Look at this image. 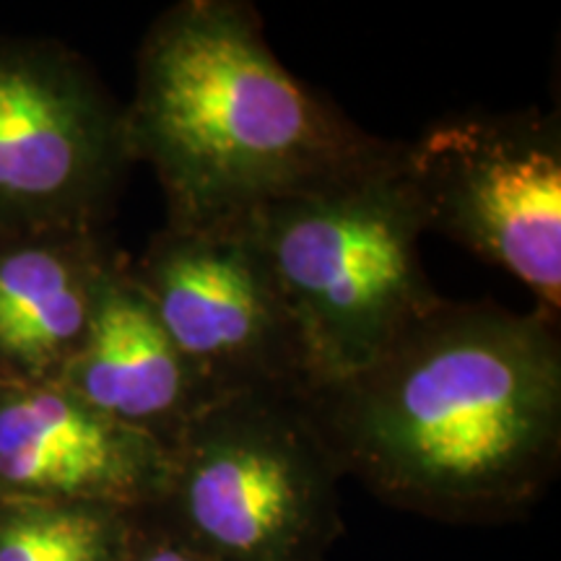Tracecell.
<instances>
[{
    "label": "cell",
    "instance_id": "cell-1",
    "mask_svg": "<svg viewBox=\"0 0 561 561\" xmlns=\"http://www.w3.org/2000/svg\"><path fill=\"white\" fill-rule=\"evenodd\" d=\"M559 320L442 299L307 405L343 476L445 523L528 512L561 462Z\"/></svg>",
    "mask_w": 561,
    "mask_h": 561
},
{
    "label": "cell",
    "instance_id": "cell-2",
    "mask_svg": "<svg viewBox=\"0 0 561 561\" xmlns=\"http://www.w3.org/2000/svg\"><path fill=\"white\" fill-rule=\"evenodd\" d=\"M123 110L130 159L157 174L170 227L242 221L385 144L291 76L244 0L161 11Z\"/></svg>",
    "mask_w": 561,
    "mask_h": 561
},
{
    "label": "cell",
    "instance_id": "cell-3",
    "mask_svg": "<svg viewBox=\"0 0 561 561\" xmlns=\"http://www.w3.org/2000/svg\"><path fill=\"white\" fill-rule=\"evenodd\" d=\"M244 221L297 320L314 385L362 369L445 299L421 268L426 227L403 144L385 140Z\"/></svg>",
    "mask_w": 561,
    "mask_h": 561
},
{
    "label": "cell",
    "instance_id": "cell-4",
    "mask_svg": "<svg viewBox=\"0 0 561 561\" xmlns=\"http://www.w3.org/2000/svg\"><path fill=\"white\" fill-rule=\"evenodd\" d=\"M341 476L301 392H229L174 442L151 510L214 561H331Z\"/></svg>",
    "mask_w": 561,
    "mask_h": 561
},
{
    "label": "cell",
    "instance_id": "cell-5",
    "mask_svg": "<svg viewBox=\"0 0 561 561\" xmlns=\"http://www.w3.org/2000/svg\"><path fill=\"white\" fill-rule=\"evenodd\" d=\"M426 231L450 237L561 310V121L538 107L468 112L403 144Z\"/></svg>",
    "mask_w": 561,
    "mask_h": 561
},
{
    "label": "cell",
    "instance_id": "cell-6",
    "mask_svg": "<svg viewBox=\"0 0 561 561\" xmlns=\"http://www.w3.org/2000/svg\"><path fill=\"white\" fill-rule=\"evenodd\" d=\"M130 164L123 104L79 53L0 37V229L104 227Z\"/></svg>",
    "mask_w": 561,
    "mask_h": 561
},
{
    "label": "cell",
    "instance_id": "cell-7",
    "mask_svg": "<svg viewBox=\"0 0 561 561\" xmlns=\"http://www.w3.org/2000/svg\"><path fill=\"white\" fill-rule=\"evenodd\" d=\"M130 273L214 398L312 390L314 371L297 320L244 219L164 224L130 261Z\"/></svg>",
    "mask_w": 561,
    "mask_h": 561
},
{
    "label": "cell",
    "instance_id": "cell-8",
    "mask_svg": "<svg viewBox=\"0 0 561 561\" xmlns=\"http://www.w3.org/2000/svg\"><path fill=\"white\" fill-rule=\"evenodd\" d=\"M170 450L104 416L58 382L0 377V500L151 510Z\"/></svg>",
    "mask_w": 561,
    "mask_h": 561
},
{
    "label": "cell",
    "instance_id": "cell-9",
    "mask_svg": "<svg viewBox=\"0 0 561 561\" xmlns=\"http://www.w3.org/2000/svg\"><path fill=\"white\" fill-rule=\"evenodd\" d=\"M58 385L167 450L214 401L151 310L123 252L104 271L87 333Z\"/></svg>",
    "mask_w": 561,
    "mask_h": 561
},
{
    "label": "cell",
    "instance_id": "cell-10",
    "mask_svg": "<svg viewBox=\"0 0 561 561\" xmlns=\"http://www.w3.org/2000/svg\"><path fill=\"white\" fill-rule=\"evenodd\" d=\"M117 252L104 227L0 229L3 380L60 382Z\"/></svg>",
    "mask_w": 561,
    "mask_h": 561
},
{
    "label": "cell",
    "instance_id": "cell-11",
    "mask_svg": "<svg viewBox=\"0 0 561 561\" xmlns=\"http://www.w3.org/2000/svg\"><path fill=\"white\" fill-rule=\"evenodd\" d=\"M140 512L0 500V561H123Z\"/></svg>",
    "mask_w": 561,
    "mask_h": 561
},
{
    "label": "cell",
    "instance_id": "cell-12",
    "mask_svg": "<svg viewBox=\"0 0 561 561\" xmlns=\"http://www.w3.org/2000/svg\"><path fill=\"white\" fill-rule=\"evenodd\" d=\"M123 561H214L187 543L178 530H172L153 510L138 515L136 533Z\"/></svg>",
    "mask_w": 561,
    "mask_h": 561
}]
</instances>
